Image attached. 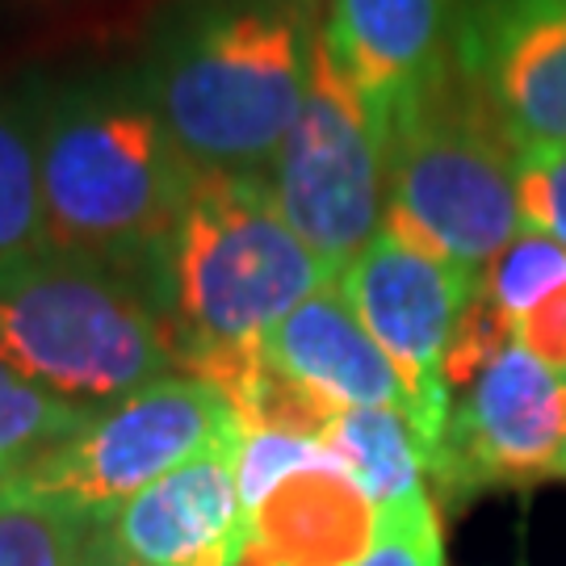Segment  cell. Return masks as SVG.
<instances>
[{
    "mask_svg": "<svg viewBox=\"0 0 566 566\" xmlns=\"http://www.w3.org/2000/svg\"><path fill=\"white\" fill-rule=\"evenodd\" d=\"M327 282H336V273L282 219L264 177L198 168L156 273V298L181 353V374L261 348L264 336Z\"/></svg>",
    "mask_w": 566,
    "mask_h": 566,
    "instance_id": "6da1fadb",
    "label": "cell"
},
{
    "mask_svg": "<svg viewBox=\"0 0 566 566\" xmlns=\"http://www.w3.org/2000/svg\"><path fill=\"white\" fill-rule=\"evenodd\" d=\"M39 177L51 252L114 264L156 290L198 168L151 102L63 97L39 126Z\"/></svg>",
    "mask_w": 566,
    "mask_h": 566,
    "instance_id": "7a4b0ae2",
    "label": "cell"
},
{
    "mask_svg": "<svg viewBox=\"0 0 566 566\" xmlns=\"http://www.w3.org/2000/svg\"><path fill=\"white\" fill-rule=\"evenodd\" d=\"M311 55L294 4H219L164 46L151 109L193 168L264 177L303 109Z\"/></svg>",
    "mask_w": 566,
    "mask_h": 566,
    "instance_id": "3957f363",
    "label": "cell"
},
{
    "mask_svg": "<svg viewBox=\"0 0 566 566\" xmlns=\"http://www.w3.org/2000/svg\"><path fill=\"white\" fill-rule=\"evenodd\" d=\"M0 365L97 411L181 374V353L143 277L46 252L0 269Z\"/></svg>",
    "mask_w": 566,
    "mask_h": 566,
    "instance_id": "277c9868",
    "label": "cell"
},
{
    "mask_svg": "<svg viewBox=\"0 0 566 566\" xmlns=\"http://www.w3.org/2000/svg\"><path fill=\"white\" fill-rule=\"evenodd\" d=\"M521 227L516 139L449 60L386 114L382 231L483 273Z\"/></svg>",
    "mask_w": 566,
    "mask_h": 566,
    "instance_id": "5b68a950",
    "label": "cell"
},
{
    "mask_svg": "<svg viewBox=\"0 0 566 566\" xmlns=\"http://www.w3.org/2000/svg\"><path fill=\"white\" fill-rule=\"evenodd\" d=\"M264 181L282 219L336 277L382 231L386 122L344 81L319 34L303 109Z\"/></svg>",
    "mask_w": 566,
    "mask_h": 566,
    "instance_id": "8992f818",
    "label": "cell"
},
{
    "mask_svg": "<svg viewBox=\"0 0 566 566\" xmlns=\"http://www.w3.org/2000/svg\"><path fill=\"white\" fill-rule=\"evenodd\" d=\"M227 437H243V428L223 395L193 374H168L118 403L97 407L9 486L60 500L105 525L143 486Z\"/></svg>",
    "mask_w": 566,
    "mask_h": 566,
    "instance_id": "52a82bcc",
    "label": "cell"
},
{
    "mask_svg": "<svg viewBox=\"0 0 566 566\" xmlns=\"http://www.w3.org/2000/svg\"><path fill=\"white\" fill-rule=\"evenodd\" d=\"M483 273L428 256L390 231H378L340 273V294L378 340L407 386V424L424 449V470L449 428V386L441 374L453 327L479 294Z\"/></svg>",
    "mask_w": 566,
    "mask_h": 566,
    "instance_id": "ba28073f",
    "label": "cell"
},
{
    "mask_svg": "<svg viewBox=\"0 0 566 566\" xmlns=\"http://www.w3.org/2000/svg\"><path fill=\"white\" fill-rule=\"evenodd\" d=\"M566 441V378L521 344L504 348L449 411L446 441L428 465L446 504L495 486L554 479Z\"/></svg>",
    "mask_w": 566,
    "mask_h": 566,
    "instance_id": "9c48e42d",
    "label": "cell"
},
{
    "mask_svg": "<svg viewBox=\"0 0 566 566\" xmlns=\"http://www.w3.org/2000/svg\"><path fill=\"white\" fill-rule=\"evenodd\" d=\"M449 60L516 147L566 143V0H458Z\"/></svg>",
    "mask_w": 566,
    "mask_h": 566,
    "instance_id": "30bf717a",
    "label": "cell"
},
{
    "mask_svg": "<svg viewBox=\"0 0 566 566\" xmlns=\"http://www.w3.org/2000/svg\"><path fill=\"white\" fill-rule=\"evenodd\" d=\"M243 437H227L114 512L109 537L139 566H240L248 512L235 483Z\"/></svg>",
    "mask_w": 566,
    "mask_h": 566,
    "instance_id": "8fae6325",
    "label": "cell"
},
{
    "mask_svg": "<svg viewBox=\"0 0 566 566\" xmlns=\"http://www.w3.org/2000/svg\"><path fill=\"white\" fill-rule=\"evenodd\" d=\"M458 0H327L319 30L344 81L378 109V118L449 67Z\"/></svg>",
    "mask_w": 566,
    "mask_h": 566,
    "instance_id": "7c38bea8",
    "label": "cell"
},
{
    "mask_svg": "<svg viewBox=\"0 0 566 566\" xmlns=\"http://www.w3.org/2000/svg\"><path fill=\"white\" fill-rule=\"evenodd\" d=\"M378 537V507L344 465L298 470L248 516L240 566H353Z\"/></svg>",
    "mask_w": 566,
    "mask_h": 566,
    "instance_id": "4fadbf2b",
    "label": "cell"
},
{
    "mask_svg": "<svg viewBox=\"0 0 566 566\" xmlns=\"http://www.w3.org/2000/svg\"><path fill=\"white\" fill-rule=\"evenodd\" d=\"M264 357L336 407H395L407 416V386L340 290H319L264 336Z\"/></svg>",
    "mask_w": 566,
    "mask_h": 566,
    "instance_id": "5bb4252c",
    "label": "cell"
},
{
    "mask_svg": "<svg viewBox=\"0 0 566 566\" xmlns=\"http://www.w3.org/2000/svg\"><path fill=\"white\" fill-rule=\"evenodd\" d=\"M324 446L340 458L378 512L428 491L420 437L395 407H344L324 432Z\"/></svg>",
    "mask_w": 566,
    "mask_h": 566,
    "instance_id": "9a60e30c",
    "label": "cell"
},
{
    "mask_svg": "<svg viewBox=\"0 0 566 566\" xmlns=\"http://www.w3.org/2000/svg\"><path fill=\"white\" fill-rule=\"evenodd\" d=\"M46 214H42L39 130H30L18 109L0 105V269L46 256Z\"/></svg>",
    "mask_w": 566,
    "mask_h": 566,
    "instance_id": "2e32d148",
    "label": "cell"
},
{
    "mask_svg": "<svg viewBox=\"0 0 566 566\" xmlns=\"http://www.w3.org/2000/svg\"><path fill=\"white\" fill-rule=\"evenodd\" d=\"M97 528L60 500L0 486V566H76Z\"/></svg>",
    "mask_w": 566,
    "mask_h": 566,
    "instance_id": "e0dca14e",
    "label": "cell"
},
{
    "mask_svg": "<svg viewBox=\"0 0 566 566\" xmlns=\"http://www.w3.org/2000/svg\"><path fill=\"white\" fill-rule=\"evenodd\" d=\"M88 416L93 411L67 403L0 365V486H9L42 453L67 441Z\"/></svg>",
    "mask_w": 566,
    "mask_h": 566,
    "instance_id": "ac0fdd59",
    "label": "cell"
},
{
    "mask_svg": "<svg viewBox=\"0 0 566 566\" xmlns=\"http://www.w3.org/2000/svg\"><path fill=\"white\" fill-rule=\"evenodd\" d=\"M566 285V248L537 227H521L483 269V294L516 324L533 306Z\"/></svg>",
    "mask_w": 566,
    "mask_h": 566,
    "instance_id": "d6986e66",
    "label": "cell"
},
{
    "mask_svg": "<svg viewBox=\"0 0 566 566\" xmlns=\"http://www.w3.org/2000/svg\"><path fill=\"white\" fill-rule=\"evenodd\" d=\"M311 465H340V458L315 441V437H294V432H243L240 453H235V483H240V504L252 516L264 504L273 486L311 470Z\"/></svg>",
    "mask_w": 566,
    "mask_h": 566,
    "instance_id": "ffe728a7",
    "label": "cell"
},
{
    "mask_svg": "<svg viewBox=\"0 0 566 566\" xmlns=\"http://www.w3.org/2000/svg\"><path fill=\"white\" fill-rule=\"evenodd\" d=\"M353 566H446L441 516L432 495L420 491L403 504L378 512V537L361 563Z\"/></svg>",
    "mask_w": 566,
    "mask_h": 566,
    "instance_id": "44dd1931",
    "label": "cell"
},
{
    "mask_svg": "<svg viewBox=\"0 0 566 566\" xmlns=\"http://www.w3.org/2000/svg\"><path fill=\"white\" fill-rule=\"evenodd\" d=\"M516 202L521 223L566 248V143L516 147Z\"/></svg>",
    "mask_w": 566,
    "mask_h": 566,
    "instance_id": "7402d4cb",
    "label": "cell"
},
{
    "mask_svg": "<svg viewBox=\"0 0 566 566\" xmlns=\"http://www.w3.org/2000/svg\"><path fill=\"white\" fill-rule=\"evenodd\" d=\"M512 344H516V324L486 298L483 285H479V294L465 303L462 319H458L453 336H449L446 361H441L446 386L449 390H465Z\"/></svg>",
    "mask_w": 566,
    "mask_h": 566,
    "instance_id": "603a6c76",
    "label": "cell"
},
{
    "mask_svg": "<svg viewBox=\"0 0 566 566\" xmlns=\"http://www.w3.org/2000/svg\"><path fill=\"white\" fill-rule=\"evenodd\" d=\"M516 344L566 378V285L516 319Z\"/></svg>",
    "mask_w": 566,
    "mask_h": 566,
    "instance_id": "cb8c5ba5",
    "label": "cell"
},
{
    "mask_svg": "<svg viewBox=\"0 0 566 566\" xmlns=\"http://www.w3.org/2000/svg\"><path fill=\"white\" fill-rule=\"evenodd\" d=\"M76 566H139V563L114 546V537H109V521H105V525L93 533V542L84 546L81 563H76Z\"/></svg>",
    "mask_w": 566,
    "mask_h": 566,
    "instance_id": "d4e9b609",
    "label": "cell"
},
{
    "mask_svg": "<svg viewBox=\"0 0 566 566\" xmlns=\"http://www.w3.org/2000/svg\"><path fill=\"white\" fill-rule=\"evenodd\" d=\"M554 479H566V441H563V453H558V462H554Z\"/></svg>",
    "mask_w": 566,
    "mask_h": 566,
    "instance_id": "484cf974",
    "label": "cell"
}]
</instances>
